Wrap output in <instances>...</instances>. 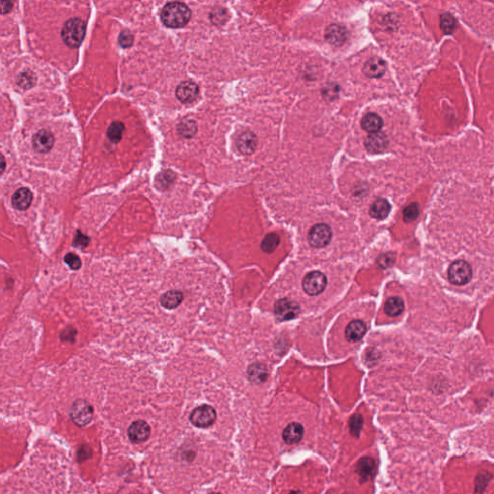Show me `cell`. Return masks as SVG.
<instances>
[{"mask_svg":"<svg viewBox=\"0 0 494 494\" xmlns=\"http://www.w3.org/2000/svg\"><path fill=\"white\" fill-rule=\"evenodd\" d=\"M191 17V9L182 2H169L162 8V22L170 28L183 27L189 21Z\"/></svg>","mask_w":494,"mask_h":494,"instance_id":"6da1fadb","label":"cell"},{"mask_svg":"<svg viewBox=\"0 0 494 494\" xmlns=\"http://www.w3.org/2000/svg\"><path fill=\"white\" fill-rule=\"evenodd\" d=\"M85 23L83 20L73 18L68 20L62 29V39L71 48H78L85 36Z\"/></svg>","mask_w":494,"mask_h":494,"instance_id":"7a4b0ae2","label":"cell"},{"mask_svg":"<svg viewBox=\"0 0 494 494\" xmlns=\"http://www.w3.org/2000/svg\"><path fill=\"white\" fill-rule=\"evenodd\" d=\"M448 277L452 284L455 286H463L470 282L472 278V269L465 261H455L448 270Z\"/></svg>","mask_w":494,"mask_h":494,"instance_id":"3957f363","label":"cell"},{"mask_svg":"<svg viewBox=\"0 0 494 494\" xmlns=\"http://www.w3.org/2000/svg\"><path fill=\"white\" fill-rule=\"evenodd\" d=\"M217 414L215 409L208 404H203L193 409L189 420L193 426L197 428H209L216 421Z\"/></svg>","mask_w":494,"mask_h":494,"instance_id":"277c9868","label":"cell"},{"mask_svg":"<svg viewBox=\"0 0 494 494\" xmlns=\"http://www.w3.org/2000/svg\"><path fill=\"white\" fill-rule=\"evenodd\" d=\"M327 278L325 274L319 271L307 273L303 278L302 288L308 295H319L325 290Z\"/></svg>","mask_w":494,"mask_h":494,"instance_id":"5b68a950","label":"cell"},{"mask_svg":"<svg viewBox=\"0 0 494 494\" xmlns=\"http://www.w3.org/2000/svg\"><path fill=\"white\" fill-rule=\"evenodd\" d=\"M332 230L324 223L314 225L308 234V242L315 248H323L332 240Z\"/></svg>","mask_w":494,"mask_h":494,"instance_id":"8992f818","label":"cell"},{"mask_svg":"<svg viewBox=\"0 0 494 494\" xmlns=\"http://www.w3.org/2000/svg\"><path fill=\"white\" fill-rule=\"evenodd\" d=\"M93 407L88 402L84 400H78L72 403L70 410V417L71 421L75 425L80 427L88 425L93 419Z\"/></svg>","mask_w":494,"mask_h":494,"instance_id":"52a82bcc","label":"cell"},{"mask_svg":"<svg viewBox=\"0 0 494 494\" xmlns=\"http://www.w3.org/2000/svg\"><path fill=\"white\" fill-rule=\"evenodd\" d=\"M299 313H300L299 305L288 298L279 299L274 304V315L276 319L280 322L293 320L297 318Z\"/></svg>","mask_w":494,"mask_h":494,"instance_id":"ba28073f","label":"cell"},{"mask_svg":"<svg viewBox=\"0 0 494 494\" xmlns=\"http://www.w3.org/2000/svg\"><path fill=\"white\" fill-rule=\"evenodd\" d=\"M151 427L144 420H136L128 429V436L132 443L139 444L147 441L151 435Z\"/></svg>","mask_w":494,"mask_h":494,"instance_id":"9c48e42d","label":"cell"},{"mask_svg":"<svg viewBox=\"0 0 494 494\" xmlns=\"http://www.w3.org/2000/svg\"><path fill=\"white\" fill-rule=\"evenodd\" d=\"M304 433L305 431L302 424L292 422L287 425V427L283 430V440L288 445H295L302 440Z\"/></svg>","mask_w":494,"mask_h":494,"instance_id":"30bf717a","label":"cell"},{"mask_svg":"<svg viewBox=\"0 0 494 494\" xmlns=\"http://www.w3.org/2000/svg\"><path fill=\"white\" fill-rule=\"evenodd\" d=\"M198 95L199 88L197 84L192 81H183L176 90L177 98L183 103H191L195 101Z\"/></svg>","mask_w":494,"mask_h":494,"instance_id":"8fae6325","label":"cell"},{"mask_svg":"<svg viewBox=\"0 0 494 494\" xmlns=\"http://www.w3.org/2000/svg\"><path fill=\"white\" fill-rule=\"evenodd\" d=\"M376 471V464L373 458L363 457L361 458L355 466V472L359 475L361 482H366L373 478Z\"/></svg>","mask_w":494,"mask_h":494,"instance_id":"7c38bea8","label":"cell"},{"mask_svg":"<svg viewBox=\"0 0 494 494\" xmlns=\"http://www.w3.org/2000/svg\"><path fill=\"white\" fill-rule=\"evenodd\" d=\"M32 144L36 151L39 153H48L51 151L54 144V137L51 131L41 130L33 136Z\"/></svg>","mask_w":494,"mask_h":494,"instance_id":"4fadbf2b","label":"cell"},{"mask_svg":"<svg viewBox=\"0 0 494 494\" xmlns=\"http://www.w3.org/2000/svg\"><path fill=\"white\" fill-rule=\"evenodd\" d=\"M258 145L257 136L251 131H244L241 133L237 139V148L242 155H251Z\"/></svg>","mask_w":494,"mask_h":494,"instance_id":"5bb4252c","label":"cell"},{"mask_svg":"<svg viewBox=\"0 0 494 494\" xmlns=\"http://www.w3.org/2000/svg\"><path fill=\"white\" fill-rule=\"evenodd\" d=\"M387 146H388V139L386 135L381 131L371 133L365 140L366 149L373 154H378L385 151Z\"/></svg>","mask_w":494,"mask_h":494,"instance_id":"9a60e30c","label":"cell"},{"mask_svg":"<svg viewBox=\"0 0 494 494\" xmlns=\"http://www.w3.org/2000/svg\"><path fill=\"white\" fill-rule=\"evenodd\" d=\"M366 332H367V326L363 321L354 320L347 325L345 330V336L349 342L355 343L362 340Z\"/></svg>","mask_w":494,"mask_h":494,"instance_id":"2e32d148","label":"cell"},{"mask_svg":"<svg viewBox=\"0 0 494 494\" xmlns=\"http://www.w3.org/2000/svg\"><path fill=\"white\" fill-rule=\"evenodd\" d=\"M386 71V63L379 57H372L365 63L364 74L370 79L382 78Z\"/></svg>","mask_w":494,"mask_h":494,"instance_id":"e0dca14e","label":"cell"},{"mask_svg":"<svg viewBox=\"0 0 494 494\" xmlns=\"http://www.w3.org/2000/svg\"><path fill=\"white\" fill-rule=\"evenodd\" d=\"M348 38V31L341 24H331L325 31V39L334 46H341Z\"/></svg>","mask_w":494,"mask_h":494,"instance_id":"ac0fdd59","label":"cell"},{"mask_svg":"<svg viewBox=\"0 0 494 494\" xmlns=\"http://www.w3.org/2000/svg\"><path fill=\"white\" fill-rule=\"evenodd\" d=\"M33 200L32 192L25 187L18 189L12 196V205L19 211H25L30 207Z\"/></svg>","mask_w":494,"mask_h":494,"instance_id":"d6986e66","label":"cell"},{"mask_svg":"<svg viewBox=\"0 0 494 494\" xmlns=\"http://www.w3.org/2000/svg\"><path fill=\"white\" fill-rule=\"evenodd\" d=\"M248 379L255 384L264 383L269 377V371L265 365L262 363H253L247 370Z\"/></svg>","mask_w":494,"mask_h":494,"instance_id":"ffe728a7","label":"cell"},{"mask_svg":"<svg viewBox=\"0 0 494 494\" xmlns=\"http://www.w3.org/2000/svg\"><path fill=\"white\" fill-rule=\"evenodd\" d=\"M391 211V206L386 199L378 198L373 202L370 208V215L377 220L385 219Z\"/></svg>","mask_w":494,"mask_h":494,"instance_id":"44dd1931","label":"cell"},{"mask_svg":"<svg viewBox=\"0 0 494 494\" xmlns=\"http://www.w3.org/2000/svg\"><path fill=\"white\" fill-rule=\"evenodd\" d=\"M183 298H184V296H183V293L182 292L172 290V291H168V292L162 294L160 302L162 304L163 308L172 310V309H175L178 306H180L183 301Z\"/></svg>","mask_w":494,"mask_h":494,"instance_id":"7402d4cb","label":"cell"},{"mask_svg":"<svg viewBox=\"0 0 494 494\" xmlns=\"http://www.w3.org/2000/svg\"><path fill=\"white\" fill-rule=\"evenodd\" d=\"M384 121L382 117L375 113H368L361 120V127L364 131L370 133H375L382 130Z\"/></svg>","mask_w":494,"mask_h":494,"instance_id":"603a6c76","label":"cell"},{"mask_svg":"<svg viewBox=\"0 0 494 494\" xmlns=\"http://www.w3.org/2000/svg\"><path fill=\"white\" fill-rule=\"evenodd\" d=\"M404 310V302L399 296H393L386 300L384 304V312L389 317H398Z\"/></svg>","mask_w":494,"mask_h":494,"instance_id":"cb8c5ba5","label":"cell"},{"mask_svg":"<svg viewBox=\"0 0 494 494\" xmlns=\"http://www.w3.org/2000/svg\"><path fill=\"white\" fill-rule=\"evenodd\" d=\"M279 243H280L279 236L275 233H270L262 240V243H261V248H262L263 252L271 254V253L274 252L276 250Z\"/></svg>","mask_w":494,"mask_h":494,"instance_id":"d4e9b609","label":"cell"},{"mask_svg":"<svg viewBox=\"0 0 494 494\" xmlns=\"http://www.w3.org/2000/svg\"><path fill=\"white\" fill-rule=\"evenodd\" d=\"M124 131H125V126L122 122H113L108 128L107 136L111 142L116 144L121 140Z\"/></svg>","mask_w":494,"mask_h":494,"instance_id":"484cf974","label":"cell"},{"mask_svg":"<svg viewBox=\"0 0 494 494\" xmlns=\"http://www.w3.org/2000/svg\"><path fill=\"white\" fill-rule=\"evenodd\" d=\"M491 479H492V475L488 471H483L479 473L475 480V491L477 493H483Z\"/></svg>","mask_w":494,"mask_h":494,"instance_id":"4316f807","label":"cell"},{"mask_svg":"<svg viewBox=\"0 0 494 494\" xmlns=\"http://www.w3.org/2000/svg\"><path fill=\"white\" fill-rule=\"evenodd\" d=\"M174 180H175L174 173L166 170V171H163L161 174H159V176L156 179V185L160 189L165 191L171 185Z\"/></svg>","mask_w":494,"mask_h":494,"instance_id":"83f0119b","label":"cell"},{"mask_svg":"<svg viewBox=\"0 0 494 494\" xmlns=\"http://www.w3.org/2000/svg\"><path fill=\"white\" fill-rule=\"evenodd\" d=\"M363 424L364 419L362 415L357 413L353 415L350 419V422H349L350 431H351L352 435H353L354 437H359L361 430L363 428Z\"/></svg>","mask_w":494,"mask_h":494,"instance_id":"f1b7e54d","label":"cell"},{"mask_svg":"<svg viewBox=\"0 0 494 494\" xmlns=\"http://www.w3.org/2000/svg\"><path fill=\"white\" fill-rule=\"evenodd\" d=\"M440 28L445 34H452L455 28V20L450 14H442L440 16Z\"/></svg>","mask_w":494,"mask_h":494,"instance_id":"f546056e","label":"cell"},{"mask_svg":"<svg viewBox=\"0 0 494 494\" xmlns=\"http://www.w3.org/2000/svg\"><path fill=\"white\" fill-rule=\"evenodd\" d=\"M418 215H419V206L417 203L409 204L403 210V220L406 223H410L416 220Z\"/></svg>","mask_w":494,"mask_h":494,"instance_id":"4dcf8cb0","label":"cell"},{"mask_svg":"<svg viewBox=\"0 0 494 494\" xmlns=\"http://www.w3.org/2000/svg\"><path fill=\"white\" fill-rule=\"evenodd\" d=\"M197 130L195 122L186 120L181 123L179 126V132L184 137H192V135L195 134Z\"/></svg>","mask_w":494,"mask_h":494,"instance_id":"1f68e13d","label":"cell"},{"mask_svg":"<svg viewBox=\"0 0 494 494\" xmlns=\"http://www.w3.org/2000/svg\"><path fill=\"white\" fill-rule=\"evenodd\" d=\"M211 20L213 24H223L227 20V11L222 7H216L211 13Z\"/></svg>","mask_w":494,"mask_h":494,"instance_id":"d6a6232c","label":"cell"},{"mask_svg":"<svg viewBox=\"0 0 494 494\" xmlns=\"http://www.w3.org/2000/svg\"><path fill=\"white\" fill-rule=\"evenodd\" d=\"M89 243H90V238L87 237L86 235L82 234L80 230H78L75 233V237H74V240L72 242V245L74 247L84 249L89 245Z\"/></svg>","mask_w":494,"mask_h":494,"instance_id":"836d02e7","label":"cell"},{"mask_svg":"<svg viewBox=\"0 0 494 494\" xmlns=\"http://www.w3.org/2000/svg\"><path fill=\"white\" fill-rule=\"evenodd\" d=\"M64 262H66L71 268V270H73V271H78V270L81 269V259L74 253H68L64 257Z\"/></svg>","mask_w":494,"mask_h":494,"instance_id":"e575fe53","label":"cell"},{"mask_svg":"<svg viewBox=\"0 0 494 494\" xmlns=\"http://www.w3.org/2000/svg\"><path fill=\"white\" fill-rule=\"evenodd\" d=\"M18 83L20 84V86L25 88V89L30 88L35 83V77L33 73H30V72H23L20 74V78L18 80Z\"/></svg>","mask_w":494,"mask_h":494,"instance_id":"d590c367","label":"cell"},{"mask_svg":"<svg viewBox=\"0 0 494 494\" xmlns=\"http://www.w3.org/2000/svg\"><path fill=\"white\" fill-rule=\"evenodd\" d=\"M77 330L71 326L67 327L63 332L60 334V340L63 342H71L73 343L75 341V336H77Z\"/></svg>","mask_w":494,"mask_h":494,"instance_id":"8d00e7d4","label":"cell"},{"mask_svg":"<svg viewBox=\"0 0 494 494\" xmlns=\"http://www.w3.org/2000/svg\"><path fill=\"white\" fill-rule=\"evenodd\" d=\"M119 44L123 48H130L133 44V36L129 31H123L119 35Z\"/></svg>","mask_w":494,"mask_h":494,"instance_id":"74e56055","label":"cell"},{"mask_svg":"<svg viewBox=\"0 0 494 494\" xmlns=\"http://www.w3.org/2000/svg\"><path fill=\"white\" fill-rule=\"evenodd\" d=\"M12 6H13V2L3 1V2H2V14H6V13H8V12L11 10Z\"/></svg>","mask_w":494,"mask_h":494,"instance_id":"f35d334b","label":"cell"},{"mask_svg":"<svg viewBox=\"0 0 494 494\" xmlns=\"http://www.w3.org/2000/svg\"><path fill=\"white\" fill-rule=\"evenodd\" d=\"M4 166H5V161L4 158L2 157V172L4 171Z\"/></svg>","mask_w":494,"mask_h":494,"instance_id":"ab89813d","label":"cell"},{"mask_svg":"<svg viewBox=\"0 0 494 494\" xmlns=\"http://www.w3.org/2000/svg\"><path fill=\"white\" fill-rule=\"evenodd\" d=\"M211 494H220V493H211Z\"/></svg>","mask_w":494,"mask_h":494,"instance_id":"60d3db41","label":"cell"}]
</instances>
